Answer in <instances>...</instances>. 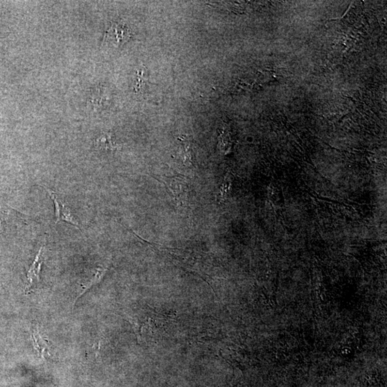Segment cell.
<instances>
[{
  "mask_svg": "<svg viewBox=\"0 0 387 387\" xmlns=\"http://www.w3.org/2000/svg\"><path fill=\"white\" fill-rule=\"evenodd\" d=\"M162 180L172 194L176 204L182 207L189 205V188L188 184L181 175H161Z\"/></svg>",
  "mask_w": 387,
  "mask_h": 387,
  "instance_id": "6da1fadb",
  "label": "cell"
},
{
  "mask_svg": "<svg viewBox=\"0 0 387 387\" xmlns=\"http://www.w3.org/2000/svg\"><path fill=\"white\" fill-rule=\"evenodd\" d=\"M43 187L46 189V192L50 196L51 200H53L54 205H55V217H56V224L59 222L60 221H65V222H68L71 225H74L76 228L80 230V225H79L78 221L77 220L73 212H72L71 209L67 207L65 203L62 202V200L58 198L57 194L51 189L47 188V186H43Z\"/></svg>",
  "mask_w": 387,
  "mask_h": 387,
  "instance_id": "7a4b0ae2",
  "label": "cell"
},
{
  "mask_svg": "<svg viewBox=\"0 0 387 387\" xmlns=\"http://www.w3.org/2000/svg\"><path fill=\"white\" fill-rule=\"evenodd\" d=\"M131 32L126 25L119 22H112L110 28L106 31L105 39L112 42L113 45L120 46L125 44L131 38Z\"/></svg>",
  "mask_w": 387,
  "mask_h": 387,
  "instance_id": "3957f363",
  "label": "cell"
},
{
  "mask_svg": "<svg viewBox=\"0 0 387 387\" xmlns=\"http://www.w3.org/2000/svg\"><path fill=\"white\" fill-rule=\"evenodd\" d=\"M43 247L40 248L39 250L38 253L36 255L35 261L31 265V268L28 270V274H27V279H28V285L25 289V293L28 294V292H31L32 290V287L35 284H37L40 282V273L41 270V266L43 264V258L42 256L43 253Z\"/></svg>",
  "mask_w": 387,
  "mask_h": 387,
  "instance_id": "277c9868",
  "label": "cell"
},
{
  "mask_svg": "<svg viewBox=\"0 0 387 387\" xmlns=\"http://www.w3.org/2000/svg\"><path fill=\"white\" fill-rule=\"evenodd\" d=\"M32 339H33L34 345H35L36 349L38 352L39 356L43 358L50 356L48 345H47V342H46V340L42 338V336L39 334L38 328L33 330Z\"/></svg>",
  "mask_w": 387,
  "mask_h": 387,
  "instance_id": "5b68a950",
  "label": "cell"
},
{
  "mask_svg": "<svg viewBox=\"0 0 387 387\" xmlns=\"http://www.w3.org/2000/svg\"><path fill=\"white\" fill-rule=\"evenodd\" d=\"M106 273V269L103 268V267H98V268L95 270V273L93 275V276L91 277V279H90L88 281L85 282L84 283L81 284L82 286V290L80 291V294L79 295L76 297V300L74 301V304H76V301L77 300L80 298V296L83 295L86 291H88L91 287L93 286V285H95V284L98 283V282L101 280V279H102L103 276Z\"/></svg>",
  "mask_w": 387,
  "mask_h": 387,
  "instance_id": "8992f818",
  "label": "cell"
},
{
  "mask_svg": "<svg viewBox=\"0 0 387 387\" xmlns=\"http://www.w3.org/2000/svg\"><path fill=\"white\" fill-rule=\"evenodd\" d=\"M96 146L104 150L114 151L119 149V145L116 144L113 140V137L110 133H105L97 139Z\"/></svg>",
  "mask_w": 387,
  "mask_h": 387,
  "instance_id": "52a82bcc",
  "label": "cell"
},
{
  "mask_svg": "<svg viewBox=\"0 0 387 387\" xmlns=\"http://www.w3.org/2000/svg\"><path fill=\"white\" fill-rule=\"evenodd\" d=\"M179 139L182 143V152L184 154V163L186 164V162L187 161L188 163L192 164V148H191V141L189 140V137H182Z\"/></svg>",
  "mask_w": 387,
  "mask_h": 387,
  "instance_id": "ba28073f",
  "label": "cell"
},
{
  "mask_svg": "<svg viewBox=\"0 0 387 387\" xmlns=\"http://www.w3.org/2000/svg\"><path fill=\"white\" fill-rule=\"evenodd\" d=\"M143 70L141 69L140 71H137V86H136V91L137 92H139V91H141V87L143 86Z\"/></svg>",
  "mask_w": 387,
  "mask_h": 387,
  "instance_id": "9c48e42d",
  "label": "cell"
}]
</instances>
